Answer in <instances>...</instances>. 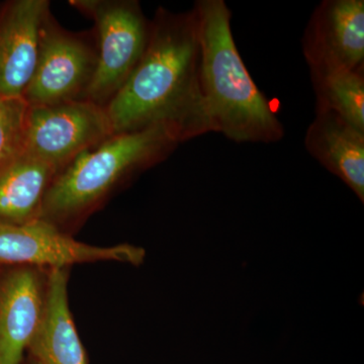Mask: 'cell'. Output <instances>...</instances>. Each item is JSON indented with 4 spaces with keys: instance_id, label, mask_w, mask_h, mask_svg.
I'll return each instance as SVG.
<instances>
[{
    "instance_id": "5bb4252c",
    "label": "cell",
    "mask_w": 364,
    "mask_h": 364,
    "mask_svg": "<svg viewBox=\"0 0 364 364\" xmlns=\"http://www.w3.org/2000/svg\"><path fill=\"white\" fill-rule=\"evenodd\" d=\"M316 112H329L364 131V68L310 70Z\"/></svg>"
},
{
    "instance_id": "8992f818",
    "label": "cell",
    "mask_w": 364,
    "mask_h": 364,
    "mask_svg": "<svg viewBox=\"0 0 364 364\" xmlns=\"http://www.w3.org/2000/svg\"><path fill=\"white\" fill-rule=\"evenodd\" d=\"M95 67L97 49L60 28L50 14L41 33L37 65L23 98L28 107L83 100Z\"/></svg>"
},
{
    "instance_id": "9c48e42d",
    "label": "cell",
    "mask_w": 364,
    "mask_h": 364,
    "mask_svg": "<svg viewBox=\"0 0 364 364\" xmlns=\"http://www.w3.org/2000/svg\"><path fill=\"white\" fill-rule=\"evenodd\" d=\"M47 0H14L0 11V97H23L37 65Z\"/></svg>"
},
{
    "instance_id": "ba28073f",
    "label": "cell",
    "mask_w": 364,
    "mask_h": 364,
    "mask_svg": "<svg viewBox=\"0 0 364 364\" xmlns=\"http://www.w3.org/2000/svg\"><path fill=\"white\" fill-rule=\"evenodd\" d=\"M310 70L364 68L363 0H324L311 14L301 39Z\"/></svg>"
},
{
    "instance_id": "52a82bcc",
    "label": "cell",
    "mask_w": 364,
    "mask_h": 364,
    "mask_svg": "<svg viewBox=\"0 0 364 364\" xmlns=\"http://www.w3.org/2000/svg\"><path fill=\"white\" fill-rule=\"evenodd\" d=\"M143 249L122 244L97 247L74 240L51 222L39 219L23 225L0 224V263L65 268L97 261L140 264Z\"/></svg>"
},
{
    "instance_id": "8fae6325",
    "label": "cell",
    "mask_w": 364,
    "mask_h": 364,
    "mask_svg": "<svg viewBox=\"0 0 364 364\" xmlns=\"http://www.w3.org/2000/svg\"><path fill=\"white\" fill-rule=\"evenodd\" d=\"M311 156L364 200V131L329 112H316L305 136Z\"/></svg>"
},
{
    "instance_id": "6da1fadb",
    "label": "cell",
    "mask_w": 364,
    "mask_h": 364,
    "mask_svg": "<svg viewBox=\"0 0 364 364\" xmlns=\"http://www.w3.org/2000/svg\"><path fill=\"white\" fill-rule=\"evenodd\" d=\"M105 111L114 134L163 127L182 143L212 132L193 9H158L142 58Z\"/></svg>"
},
{
    "instance_id": "9a60e30c",
    "label": "cell",
    "mask_w": 364,
    "mask_h": 364,
    "mask_svg": "<svg viewBox=\"0 0 364 364\" xmlns=\"http://www.w3.org/2000/svg\"><path fill=\"white\" fill-rule=\"evenodd\" d=\"M28 111L23 97H0V169L23 150Z\"/></svg>"
},
{
    "instance_id": "5b68a950",
    "label": "cell",
    "mask_w": 364,
    "mask_h": 364,
    "mask_svg": "<svg viewBox=\"0 0 364 364\" xmlns=\"http://www.w3.org/2000/svg\"><path fill=\"white\" fill-rule=\"evenodd\" d=\"M112 135L105 107L90 100L28 107L23 151L60 170Z\"/></svg>"
},
{
    "instance_id": "3957f363",
    "label": "cell",
    "mask_w": 364,
    "mask_h": 364,
    "mask_svg": "<svg viewBox=\"0 0 364 364\" xmlns=\"http://www.w3.org/2000/svg\"><path fill=\"white\" fill-rule=\"evenodd\" d=\"M177 144L163 127L114 134L57 173L45 196L41 219L53 223L80 214L124 177L166 157Z\"/></svg>"
},
{
    "instance_id": "7c38bea8",
    "label": "cell",
    "mask_w": 364,
    "mask_h": 364,
    "mask_svg": "<svg viewBox=\"0 0 364 364\" xmlns=\"http://www.w3.org/2000/svg\"><path fill=\"white\" fill-rule=\"evenodd\" d=\"M65 268L51 269L42 323L28 350L39 364H88L69 308Z\"/></svg>"
},
{
    "instance_id": "4fadbf2b",
    "label": "cell",
    "mask_w": 364,
    "mask_h": 364,
    "mask_svg": "<svg viewBox=\"0 0 364 364\" xmlns=\"http://www.w3.org/2000/svg\"><path fill=\"white\" fill-rule=\"evenodd\" d=\"M59 170L21 151L0 169V224L41 219L48 189Z\"/></svg>"
},
{
    "instance_id": "30bf717a",
    "label": "cell",
    "mask_w": 364,
    "mask_h": 364,
    "mask_svg": "<svg viewBox=\"0 0 364 364\" xmlns=\"http://www.w3.org/2000/svg\"><path fill=\"white\" fill-rule=\"evenodd\" d=\"M37 273L21 268L0 282V364H21L39 331L45 291Z\"/></svg>"
},
{
    "instance_id": "277c9868",
    "label": "cell",
    "mask_w": 364,
    "mask_h": 364,
    "mask_svg": "<svg viewBox=\"0 0 364 364\" xmlns=\"http://www.w3.org/2000/svg\"><path fill=\"white\" fill-rule=\"evenodd\" d=\"M72 6L95 21L97 67L83 100L105 107L142 58L150 21L133 0H74Z\"/></svg>"
},
{
    "instance_id": "7a4b0ae2",
    "label": "cell",
    "mask_w": 364,
    "mask_h": 364,
    "mask_svg": "<svg viewBox=\"0 0 364 364\" xmlns=\"http://www.w3.org/2000/svg\"><path fill=\"white\" fill-rule=\"evenodd\" d=\"M200 50V82L212 132L236 143H277L284 124L254 82L237 49L224 0L193 6Z\"/></svg>"
},
{
    "instance_id": "2e32d148",
    "label": "cell",
    "mask_w": 364,
    "mask_h": 364,
    "mask_svg": "<svg viewBox=\"0 0 364 364\" xmlns=\"http://www.w3.org/2000/svg\"><path fill=\"white\" fill-rule=\"evenodd\" d=\"M31 364H39V363H38L37 361H35L33 359L32 363H31Z\"/></svg>"
}]
</instances>
